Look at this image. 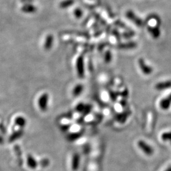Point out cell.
Returning <instances> with one entry per match:
<instances>
[{"label": "cell", "instance_id": "cell-1", "mask_svg": "<svg viewBox=\"0 0 171 171\" xmlns=\"http://www.w3.org/2000/svg\"><path fill=\"white\" fill-rule=\"evenodd\" d=\"M138 64L140 70H141L142 72L145 75H150L153 72V68L146 64L143 58H139L138 61Z\"/></svg>", "mask_w": 171, "mask_h": 171}, {"label": "cell", "instance_id": "cell-2", "mask_svg": "<svg viewBox=\"0 0 171 171\" xmlns=\"http://www.w3.org/2000/svg\"><path fill=\"white\" fill-rule=\"evenodd\" d=\"M137 146L140 150L143 152L144 154L148 156H151L154 154V150L151 146L143 140H139L137 142Z\"/></svg>", "mask_w": 171, "mask_h": 171}, {"label": "cell", "instance_id": "cell-3", "mask_svg": "<svg viewBox=\"0 0 171 171\" xmlns=\"http://www.w3.org/2000/svg\"><path fill=\"white\" fill-rule=\"evenodd\" d=\"M49 102V95L47 93L42 94L38 99V104L40 110L46 111L47 110Z\"/></svg>", "mask_w": 171, "mask_h": 171}, {"label": "cell", "instance_id": "cell-4", "mask_svg": "<svg viewBox=\"0 0 171 171\" xmlns=\"http://www.w3.org/2000/svg\"><path fill=\"white\" fill-rule=\"evenodd\" d=\"M76 68L78 75L80 78H83L84 76V58L82 56L79 57L76 60Z\"/></svg>", "mask_w": 171, "mask_h": 171}, {"label": "cell", "instance_id": "cell-5", "mask_svg": "<svg viewBox=\"0 0 171 171\" xmlns=\"http://www.w3.org/2000/svg\"><path fill=\"white\" fill-rule=\"evenodd\" d=\"M126 16L128 20L132 21L137 26H141L143 25V21L133 11L129 10L126 12Z\"/></svg>", "mask_w": 171, "mask_h": 171}, {"label": "cell", "instance_id": "cell-6", "mask_svg": "<svg viewBox=\"0 0 171 171\" xmlns=\"http://www.w3.org/2000/svg\"><path fill=\"white\" fill-rule=\"evenodd\" d=\"M154 88L157 91H164L171 88V80L160 82L155 85Z\"/></svg>", "mask_w": 171, "mask_h": 171}, {"label": "cell", "instance_id": "cell-7", "mask_svg": "<svg viewBox=\"0 0 171 171\" xmlns=\"http://www.w3.org/2000/svg\"><path fill=\"white\" fill-rule=\"evenodd\" d=\"M149 33L151 35V36L154 39H157L160 37L161 35V30L159 26H154V27H148L147 28Z\"/></svg>", "mask_w": 171, "mask_h": 171}, {"label": "cell", "instance_id": "cell-8", "mask_svg": "<svg viewBox=\"0 0 171 171\" xmlns=\"http://www.w3.org/2000/svg\"><path fill=\"white\" fill-rule=\"evenodd\" d=\"M80 158L78 154H75L72 156V168L74 171H76L78 169L80 165Z\"/></svg>", "mask_w": 171, "mask_h": 171}, {"label": "cell", "instance_id": "cell-9", "mask_svg": "<svg viewBox=\"0 0 171 171\" xmlns=\"http://www.w3.org/2000/svg\"><path fill=\"white\" fill-rule=\"evenodd\" d=\"M159 105L163 110H167L171 107V101L167 97H165L160 101Z\"/></svg>", "mask_w": 171, "mask_h": 171}, {"label": "cell", "instance_id": "cell-10", "mask_svg": "<svg viewBox=\"0 0 171 171\" xmlns=\"http://www.w3.org/2000/svg\"><path fill=\"white\" fill-rule=\"evenodd\" d=\"M27 165L29 168L35 169L37 167L38 163L33 157L31 155H29L27 157Z\"/></svg>", "mask_w": 171, "mask_h": 171}, {"label": "cell", "instance_id": "cell-11", "mask_svg": "<svg viewBox=\"0 0 171 171\" xmlns=\"http://www.w3.org/2000/svg\"><path fill=\"white\" fill-rule=\"evenodd\" d=\"M53 42H54V37L52 35H49L47 36L44 44L45 49H51L53 44Z\"/></svg>", "mask_w": 171, "mask_h": 171}, {"label": "cell", "instance_id": "cell-12", "mask_svg": "<svg viewBox=\"0 0 171 171\" xmlns=\"http://www.w3.org/2000/svg\"><path fill=\"white\" fill-rule=\"evenodd\" d=\"M84 90V86L81 84H78L76 85L74 89L72 90V95L75 97L79 96L81 94Z\"/></svg>", "mask_w": 171, "mask_h": 171}, {"label": "cell", "instance_id": "cell-13", "mask_svg": "<svg viewBox=\"0 0 171 171\" xmlns=\"http://www.w3.org/2000/svg\"><path fill=\"white\" fill-rule=\"evenodd\" d=\"M36 7L32 5H26L22 8V11L26 13H33L36 11Z\"/></svg>", "mask_w": 171, "mask_h": 171}, {"label": "cell", "instance_id": "cell-14", "mask_svg": "<svg viewBox=\"0 0 171 171\" xmlns=\"http://www.w3.org/2000/svg\"><path fill=\"white\" fill-rule=\"evenodd\" d=\"M74 2V0H64L60 3L59 7L61 9H66L72 6Z\"/></svg>", "mask_w": 171, "mask_h": 171}, {"label": "cell", "instance_id": "cell-15", "mask_svg": "<svg viewBox=\"0 0 171 171\" xmlns=\"http://www.w3.org/2000/svg\"><path fill=\"white\" fill-rule=\"evenodd\" d=\"M15 123L19 127H23L26 124V121L22 117H18L15 119Z\"/></svg>", "mask_w": 171, "mask_h": 171}, {"label": "cell", "instance_id": "cell-16", "mask_svg": "<svg viewBox=\"0 0 171 171\" xmlns=\"http://www.w3.org/2000/svg\"><path fill=\"white\" fill-rule=\"evenodd\" d=\"M161 139L163 141H171V131L165 132L163 133L161 136Z\"/></svg>", "mask_w": 171, "mask_h": 171}, {"label": "cell", "instance_id": "cell-17", "mask_svg": "<svg viewBox=\"0 0 171 171\" xmlns=\"http://www.w3.org/2000/svg\"><path fill=\"white\" fill-rule=\"evenodd\" d=\"M112 58H113V56H112V54H111L110 51H107V52L105 53V54L104 60L105 62L106 63L108 64V63L110 62L111 60H112Z\"/></svg>", "mask_w": 171, "mask_h": 171}, {"label": "cell", "instance_id": "cell-18", "mask_svg": "<svg viewBox=\"0 0 171 171\" xmlns=\"http://www.w3.org/2000/svg\"><path fill=\"white\" fill-rule=\"evenodd\" d=\"M22 130L16 132L15 134L12 135V136L10 137V139L12 141H14L16 139H17L19 137H20V136L22 135Z\"/></svg>", "mask_w": 171, "mask_h": 171}, {"label": "cell", "instance_id": "cell-19", "mask_svg": "<svg viewBox=\"0 0 171 171\" xmlns=\"http://www.w3.org/2000/svg\"><path fill=\"white\" fill-rule=\"evenodd\" d=\"M74 15H75L76 17L79 18L83 16V11H81V9H76L74 11Z\"/></svg>", "mask_w": 171, "mask_h": 171}, {"label": "cell", "instance_id": "cell-20", "mask_svg": "<svg viewBox=\"0 0 171 171\" xmlns=\"http://www.w3.org/2000/svg\"><path fill=\"white\" fill-rule=\"evenodd\" d=\"M48 163H49V161L48 160H46V159H44L42 161H41V165L43 167H44V166H46V165H48Z\"/></svg>", "mask_w": 171, "mask_h": 171}, {"label": "cell", "instance_id": "cell-21", "mask_svg": "<svg viewBox=\"0 0 171 171\" xmlns=\"http://www.w3.org/2000/svg\"><path fill=\"white\" fill-rule=\"evenodd\" d=\"M84 109H85V107H84L83 104H79L78 106H77V110L79 111H82L84 110Z\"/></svg>", "mask_w": 171, "mask_h": 171}, {"label": "cell", "instance_id": "cell-22", "mask_svg": "<svg viewBox=\"0 0 171 171\" xmlns=\"http://www.w3.org/2000/svg\"><path fill=\"white\" fill-rule=\"evenodd\" d=\"M167 97L171 101V93H170V94L168 95V97Z\"/></svg>", "mask_w": 171, "mask_h": 171}, {"label": "cell", "instance_id": "cell-23", "mask_svg": "<svg viewBox=\"0 0 171 171\" xmlns=\"http://www.w3.org/2000/svg\"><path fill=\"white\" fill-rule=\"evenodd\" d=\"M165 171H171V167H170L169 168H168L167 169H166Z\"/></svg>", "mask_w": 171, "mask_h": 171}]
</instances>
